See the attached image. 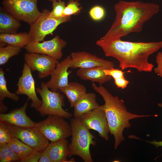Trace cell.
Segmentation results:
<instances>
[{"mask_svg": "<svg viewBox=\"0 0 162 162\" xmlns=\"http://www.w3.org/2000/svg\"><path fill=\"white\" fill-rule=\"evenodd\" d=\"M92 86L104 100V104L102 106L107 119L109 132L114 138V146L116 149L124 140L123 131L124 129L131 127L130 120L154 116L132 113L127 110L123 100L112 95L102 85L98 86L93 82Z\"/></svg>", "mask_w": 162, "mask_h": 162, "instance_id": "3", "label": "cell"}, {"mask_svg": "<svg viewBox=\"0 0 162 162\" xmlns=\"http://www.w3.org/2000/svg\"><path fill=\"white\" fill-rule=\"evenodd\" d=\"M156 62L157 64L156 67L154 69L155 73L162 78V52H158L156 56Z\"/></svg>", "mask_w": 162, "mask_h": 162, "instance_id": "33", "label": "cell"}, {"mask_svg": "<svg viewBox=\"0 0 162 162\" xmlns=\"http://www.w3.org/2000/svg\"><path fill=\"white\" fill-rule=\"evenodd\" d=\"M66 45V41L56 35L50 40L42 42L32 41L25 47L28 53L45 55L59 60L62 57V50Z\"/></svg>", "mask_w": 162, "mask_h": 162, "instance_id": "10", "label": "cell"}, {"mask_svg": "<svg viewBox=\"0 0 162 162\" xmlns=\"http://www.w3.org/2000/svg\"><path fill=\"white\" fill-rule=\"evenodd\" d=\"M99 106L96 100L95 94L86 92L79 99L73 107L74 117L80 118L83 114L94 110Z\"/></svg>", "mask_w": 162, "mask_h": 162, "instance_id": "18", "label": "cell"}, {"mask_svg": "<svg viewBox=\"0 0 162 162\" xmlns=\"http://www.w3.org/2000/svg\"><path fill=\"white\" fill-rule=\"evenodd\" d=\"M39 162H52L50 156L45 149L42 152Z\"/></svg>", "mask_w": 162, "mask_h": 162, "instance_id": "35", "label": "cell"}, {"mask_svg": "<svg viewBox=\"0 0 162 162\" xmlns=\"http://www.w3.org/2000/svg\"><path fill=\"white\" fill-rule=\"evenodd\" d=\"M151 144L154 145L156 147H162V141H157L154 140L151 141H148Z\"/></svg>", "mask_w": 162, "mask_h": 162, "instance_id": "38", "label": "cell"}, {"mask_svg": "<svg viewBox=\"0 0 162 162\" xmlns=\"http://www.w3.org/2000/svg\"><path fill=\"white\" fill-rule=\"evenodd\" d=\"M42 152L34 151L20 161L22 162H38Z\"/></svg>", "mask_w": 162, "mask_h": 162, "instance_id": "32", "label": "cell"}, {"mask_svg": "<svg viewBox=\"0 0 162 162\" xmlns=\"http://www.w3.org/2000/svg\"><path fill=\"white\" fill-rule=\"evenodd\" d=\"M60 90L66 95L71 107H73L79 99L86 92L84 86L76 82H69L67 86Z\"/></svg>", "mask_w": 162, "mask_h": 162, "instance_id": "21", "label": "cell"}, {"mask_svg": "<svg viewBox=\"0 0 162 162\" xmlns=\"http://www.w3.org/2000/svg\"><path fill=\"white\" fill-rule=\"evenodd\" d=\"M0 113H4L7 111V107L4 105L3 101H0Z\"/></svg>", "mask_w": 162, "mask_h": 162, "instance_id": "37", "label": "cell"}, {"mask_svg": "<svg viewBox=\"0 0 162 162\" xmlns=\"http://www.w3.org/2000/svg\"><path fill=\"white\" fill-rule=\"evenodd\" d=\"M80 118L88 129L97 131L100 137L107 141L109 130L105 112L103 106L82 115Z\"/></svg>", "mask_w": 162, "mask_h": 162, "instance_id": "11", "label": "cell"}, {"mask_svg": "<svg viewBox=\"0 0 162 162\" xmlns=\"http://www.w3.org/2000/svg\"><path fill=\"white\" fill-rule=\"evenodd\" d=\"M104 72L106 75L111 76L113 79H116L125 77L124 72L122 70L112 68L108 69H105Z\"/></svg>", "mask_w": 162, "mask_h": 162, "instance_id": "31", "label": "cell"}, {"mask_svg": "<svg viewBox=\"0 0 162 162\" xmlns=\"http://www.w3.org/2000/svg\"><path fill=\"white\" fill-rule=\"evenodd\" d=\"M158 105L159 107L161 108L162 109V103H158Z\"/></svg>", "mask_w": 162, "mask_h": 162, "instance_id": "39", "label": "cell"}, {"mask_svg": "<svg viewBox=\"0 0 162 162\" xmlns=\"http://www.w3.org/2000/svg\"><path fill=\"white\" fill-rule=\"evenodd\" d=\"M80 5L79 0H69L64 10L62 16H71L79 14L82 9Z\"/></svg>", "mask_w": 162, "mask_h": 162, "instance_id": "26", "label": "cell"}, {"mask_svg": "<svg viewBox=\"0 0 162 162\" xmlns=\"http://www.w3.org/2000/svg\"><path fill=\"white\" fill-rule=\"evenodd\" d=\"M4 123L12 137L18 138L35 151H43L49 143V141L36 127L22 128Z\"/></svg>", "mask_w": 162, "mask_h": 162, "instance_id": "9", "label": "cell"}, {"mask_svg": "<svg viewBox=\"0 0 162 162\" xmlns=\"http://www.w3.org/2000/svg\"><path fill=\"white\" fill-rule=\"evenodd\" d=\"M70 56L57 64L52 72L50 80L45 83L46 86L52 91L56 92L67 86L68 84V76L71 71H68L71 64Z\"/></svg>", "mask_w": 162, "mask_h": 162, "instance_id": "15", "label": "cell"}, {"mask_svg": "<svg viewBox=\"0 0 162 162\" xmlns=\"http://www.w3.org/2000/svg\"><path fill=\"white\" fill-rule=\"evenodd\" d=\"M70 56L71 59L70 68L74 69L103 67L108 69L113 68L115 65L112 62L85 51L73 52Z\"/></svg>", "mask_w": 162, "mask_h": 162, "instance_id": "14", "label": "cell"}, {"mask_svg": "<svg viewBox=\"0 0 162 162\" xmlns=\"http://www.w3.org/2000/svg\"><path fill=\"white\" fill-rule=\"evenodd\" d=\"M68 141L64 139L49 143L45 149L52 162H75L74 159L68 160L70 151Z\"/></svg>", "mask_w": 162, "mask_h": 162, "instance_id": "17", "label": "cell"}, {"mask_svg": "<svg viewBox=\"0 0 162 162\" xmlns=\"http://www.w3.org/2000/svg\"><path fill=\"white\" fill-rule=\"evenodd\" d=\"M107 69L103 67H96L88 68H79L76 72L77 75L83 80L95 82L102 85L110 80L112 77L106 75L104 70Z\"/></svg>", "mask_w": 162, "mask_h": 162, "instance_id": "19", "label": "cell"}, {"mask_svg": "<svg viewBox=\"0 0 162 162\" xmlns=\"http://www.w3.org/2000/svg\"><path fill=\"white\" fill-rule=\"evenodd\" d=\"M12 137L8 130L4 122H0V145L8 144L12 140Z\"/></svg>", "mask_w": 162, "mask_h": 162, "instance_id": "29", "label": "cell"}, {"mask_svg": "<svg viewBox=\"0 0 162 162\" xmlns=\"http://www.w3.org/2000/svg\"><path fill=\"white\" fill-rule=\"evenodd\" d=\"M115 20L110 29L100 39L106 40L121 39L131 33H139L146 22L157 14L159 6L138 1L121 0L114 6Z\"/></svg>", "mask_w": 162, "mask_h": 162, "instance_id": "2", "label": "cell"}, {"mask_svg": "<svg viewBox=\"0 0 162 162\" xmlns=\"http://www.w3.org/2000/svg\"><path fill=\"white\" fill-rule=\"evenodd\" d=\"M31 71L28 65L24 63L22 75L17 84V89L16 93L18 95H26L31 100V107L37 111L41 105L42 101L38 98L36 94L35 82Z\"/></svg>", "mask_w": 162, "mask_h": 162, "instance_id": "13", "label": "cell"}, {"mask_svg": "<svg viewBox=\"0 0 162 162\" xmlns=\"http://www.w3.org/2000/svg\"><path fill=\"white\" fill-rule=\"evenodd\" d=\"M116 85L118 88L123 89L126 88L129 83V81L125 77L114 79Z\"/></svg>", "mask_w": 162, "mask_h": 162, "instance_id": "34", "label": "cell"}, {"mask_svg": "<svg viewBox=\"0 0 162 162\" xmlns=\"http://www.w3.org/2000/svg\"><path fill=\"white\" fill-rule=\"evenodd\" d=\"M48 0L50 2H53L54 1L58 0Z\"/></svg>", "mask_w": 162, "mask_h": 162, "instance_id": "40", "label": "cell"}, {"mask_svg": "<svg viewBox=\"0 0 162 162\" xmlns=\"http://www.w3.org/2000/svg\"><path fill=\"white\" fill-rule=\"evenodd\" d=\"M96 44L101 48L105 55L116 59L122 70L133 68L140 72H151L154 67L148 61L149 56L162 48V41L157 42H133L121 39L98 40Z\"/></svg>", "mask_w": 162, "mask_h": 162, "instance_id": "1", "label": "cell"}, {"mask_svg": "<svg viewBox=\"0 0 162 162\" xmlns=\"http://www.w3.org/2000/svg\"><path fill=\"white\" fill-rule=\"evenodd\" d=\"M31 41L29 35L26 32L14 34L0 33V43L21 48L25 47Z\"/></svg>", "mask_w": 162, "mask_h": 162, "instance_id": "22", "label": "cell"}, {"mask_svg": "<svg viewBox=\"0 0 162 162\" xmlns=\"http://www.w3.org/2000/svg\"><path fill=\"white\" fill-rule=\"evenodd\" d=\"M89 14L90 17L93 20L98 21L102 20L106 14L104 8L100 5H95L90 10Z\"/></svg>", "mask_w": 162, "mask_h": 162, "instance_id": "28", "label": "cell"}, {"mask_svg": "<svg viewBox=\"0 0 162 162\" xmlns=\"http://www.w3.org/2000/svg\"><path fill=\"white\" fill-rule=\"evenodd\" d=\"M29 99L21 107L15 109L8 113H0V121L15 126L28 128L35 127L36 122L26 115V110Z\"/></svg>", "mask_w": 162, "mask_h": 162, "instance_id": "16", "label": "cell"}, {"mask_svg": "<svg viewBox=\"0 0 162 162\" xmlns=\"http://www.w3.org/2000/svg\"><path fill=\"white\" fill-rule=\"evenodd\" d=\"M24 59L32 71H38L40 79L50 75L59 62L58 60L50 56L37 53H26Z\"/></svg>", "mask_w": 162, "mask_h": 162, "instance_id": "12", "label": "cell"}, {"mask_svg": "<svg viewBox=\"0 0 162 162\" xmlns=\"http://www.w3.org/2000/svg\"><path fill=\"white\" fill-rule=\"evenodd\" d=\"M0 146L3 147L8 162L20 160V158L7 144H0Z\"/></svg>", "mask_w": 162, "mask_h": 162, "instance_id": "30", "label": "cell"}, {"mask_svg": "<svg viewBox=\"0 0 162 162\" xmlns=\"http://www.w3.org/2000/svg\"><path fill=\"white\" fill-rule=\"evenodd\" d=\"M64 117L48 115L45 119L36 122V127L51 142L66 139L72 135L70 124Z\"/></svg>", "mask_w": 162, "mask_h": 162, "instance_id": "6", "label": "cell"}, {"mask_svg": "<svg viewBox=\"0 0 162 162\" xmlns=\"http://www.w3.org/2000/svg\"><path fill=\"white\" fill-rule=\"evenodd\" d=\"M50 11L44 9L39 17L30 25L28 33L31 40L43 41L46 36L52 33L60 24L70 20L71 16L56 18L49 16Z\"/></svg>", "mask_w": 162, "mask_h": 162, "instance_id": "8", "label": "cell"}, {"mask_svg": "<svg viewBox=\"0 0 162 162\" xmlns=\"http://www.w3.org/2000/svg\"><path fill=\"white\" fill-rule=\"evenodd\" d=\"M5 98H9L14 101H17L19 97L16 93H12L8 90L7 81L4 73L2 68L0 69V101H3Z\"/></svg>", "mask_w": 162, "mask_h": 162, "instance_id": "25", "label": "cell"}, {"mask_svg": "<svg viewBox=\"0 0 162 162\" xmlns=\"http://www.w3.org/2000/svg\"><path fill=\"white\" fill-rule=\"evenodd\" d=\"M52 3V9L50 12L49 16L56 18L63 17L62 14L66 5L64 2L58 0Z\"/></svg>", "mask_w": 162, "mask_h": 162, "instance_id": "27", "label": "cell"}, {"mask_svg": "<svg viewBox=\"0 0 162 162\" xmlns=\"http://www.w3.org/2000/svg\"><path fill=\"white\" fill-rule=\"evenodd\" d=\"M38 0H3V8L18 20L31 25L39 17L41 12L37 7Z\"/></svg>", "mask_w": 162, "mask_h": 162, "instance_id": "7", "label": "cell"}, {"mask_svg": "<svg viewBox=\"0 0 162 162\" xmlns=\"http://www.w3.org/2000/svg\"><path fill=\"white\" fill-rule=\"evenodd\" d=\"M36 91L40 95L42 104L37 110L41 116L53 115L69 118L72 115L63 108L64 106V96L58 91L50 90L45 83L41 82L40 88H36Z\"/></svg>", "mask_w": 162, "mask_h": 162, "instance_id": "5", "label": "cell"}, {"mask_svg": "<svg viewBox=\"0 0 162 162\" xmlns=\"http://www.w3.org/2000/svg\"><path fill=\"white\" fill-rule=\"evenodd\" d=\"M20 21L7 11L3 7H0V33H16L21 26Z\"/></svg>", "mask_w": 162, "mask_h": 162, "instance_id": "20", "label": "cell"}, {"mask_svg": "<svg viewBox=\"0 0 162 162\" xmlns=\"http://www.w3.org/2000/svg\"><path fill=\"white\" fill-rule=\"evenodd\" d=\"M0 162H8L4 150L1 146H0Z\"/></svg>", "mask_w": 162, "mask_h": 162, "instance_id": "36", "label": "cell"}, {"mask_svg": "<svg viewBox=\"0 0 162 162\" xmlns=\"http://www.w3.org/2000/svg\"><path fill=\"white\" fill-rule=\"evenodd\" d=\"M70 124L72 130L71 142L69 144V156L76 155L85 162L93 161L90 151L91 145L95 146L94 136L87 128L80 118H71Z\"/></svg>", "mask_w": 162, "mask_h": 162, "instance_id": "4", "label": "cell"}, {"mask_svg": "<svg viewBox=\"0 0 162 162\" xmlns=\"http://www.w3.org/2000/svg\"><path fill=\"white\" fill-rule=\"evenodd\" d=\"M21 50V48L10 45L0 46V65L5 64L10 58L18 55Z\"/></svg>", "mask_w": 162, "mask_h": 162, "instance_id": "24", "label": "cell"}, {"mask_svg": "<svg viewBox=\"0 0 162 162\" xmlns=\"http://www.w3.org/2000/svg\"><path fill=\"white\" fill-rule=\"evenodd\" d=\"M7 144L20 160L35 151L32 147L16 138L13 137L11 142Z\"/></svg>", "mask_w": 162, "mask_h": 162, "instance_id": "23", "label": "cell"}]
</instances>
